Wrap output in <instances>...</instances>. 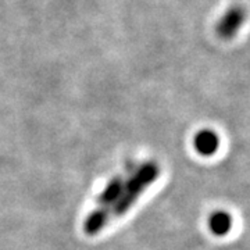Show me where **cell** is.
<instances>
[{
	"label": "cell",
	"mask_w": 250,
	"mask_h": 250,
	"mask_svg": "<svg viewBox=\"0 0 250 250\" xmlns=\"http://www.w3.org/2000/svg\"><path fill=\"white\" fill-rule=\"evenodd\" d=\"M208 228L215 236H224L232 229V215L224 210L214 211L208 218Z\"/></svg>",
	"instance_id": "8992f818"
},
{
	"label": "cell",
	"mask_w": 250,
	"mask_h": 250,
	"mask_svg": "<svg viewBox=\"0 0 250 250\" xmlns=\"http://www.w3.org/2000/svg\"><path fill=\"white\" fill-rule=\"evenodd\" d=\"M245 11L242 7H231L224 13V16L217 24V32L221 38H231L242 27L245 21Z\"/></svg>",
	"instance_id": "7a4b0ae2"
},
{
	"label": "cell",
	"mask_w": 250,
	"mask_h": 250,
	"mask_svg": "<svg viewBox=\"0 0 250 250\" xmlns=\"http://www.w3.org/2000/svg\"><path fill=\"white\" fill-rule=\"evenodd\" d=\"M111 218V213H110V208L107 207H100L96 210H93L88 217L86 220L83 221V232L89 236H93V235H98L106 225L110 221Z\"/></svg>",
	"instance_id": "277c9868"
},
{
	"label": "cell",
	"mask_w": 250,
	"mask_h": 250,
	"mask_svg": "<svg viewBox=\"0 0 250 250\" xmlns=\"http://www.w3.org/2000/svg\"><path fill=\"white\" fill-rule=\"evenodd\" d=\"M193 146L200 156H213L220 147V136L213 129H202L195 135Z\"/></svg>",
	"instance_id": "3957f363"
},
{
	"label": "cell",
	"mask_w": 250,
	"mask_h": 250,
	"mask_svg": "<svg viewBox=\"0 0 250 250\" xmlns=\"http://www.w3.org/2000/svg\"><path fill=\"white\" fill-rule=\"evenodd\" d=\"M123 190H124V181L120 178V177H116V178H113L111 181H108L106 188L102 190V193L98 197L99 206L100 207L111 208V206L114 205L117 200H118V197L121 196Z\"/></svg>",
	"instance_id": "5b68a950"
},
{
	"label": "cell",
	"mask_w": 250,
	"mask_h": 250,
	"mask_svg": "<svg viewBox=\"0 0 250 250\" xmlns=\"http://www.w3.org/2000/svg\"><path fill=\"white\" fill-rule=\"evenodd\" d=\"M159 175H160V168L154 161H149L141 166V168L126 182H124V190L121 196L118 197V200L110 208L111 217L118 218L124 215L135 205V202L139 199L143 192L159 178Z\"/></svg>",
	"instance_id": "6da1fadb"
}]
</instances>
